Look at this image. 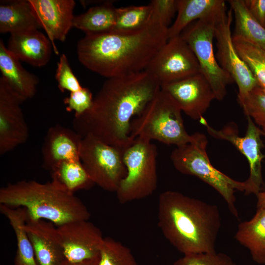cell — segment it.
Instances as JSON below:
<instances>
[{
	"label": "cell",
	"instance_id": "cell-1",
	"mask_svg": "<svg viewBox=\"0 0 265 265\" xmlns=\"http://www.w3.org/2000/svg\"><path fill=\"white\" fill-rule=\"evenodd\" d=\"M160 90L147 71L107 79L93 99L91 107L73 120L82 138L90 135L108 145L126 149L132 118L138 116Z\"/></svg>",
	"mask_w": 265,
	"mask_h": 265
},
{
	"label": "cell",
	"instance_id": "cell-2",
	"mask_svg": "<svg viewBox=\"0 0 265 265\" xmlns=\"http://www.w3.org/2000/svg\"><path fill=\"white\" fill-rule=\"evenodd\" d=\"M168 28L152 19L134 32L86 34L77 45L78 59L107 79L144 71L168 40Z\"/></svg>",
	"mask_w": 265,
	"mask_h": 265
},
{
	"label": "cell",
	"instance_id": "cell-3",
	"mask_svg": "<svg viewBox=\"0 0 265 265\" xmlns=\"http://www.w3.org/2000/svg\"><path fill=\"white\" fill-rule=\"evenodd\" d=\"M158 224L163 236L184 255L216 252L221 226L214 205L167 190L159 196Z\"/></svg>",
	"mask_w": 265,
	"mask_h": 265
},
{
	"label": "cell",
	"instance_id": "cell-4",
	"mask_svg": "<svg viewBox=\"0 0 265 265\" xmlns=\"http://www.w3.org/2000/svg\"><path fill=\"white\" fill-rule=\"evenodd\" d=\"M0 204L25 208L30 217L49 221L56 226L87 220L91 216L79 198L53 181L40 183L23 180L8 184L0 189Z\"/></svg>",
	"mask_w": 265,
	"mask_h": 265
},
{
	"label": "cell",
	"instance_id": "cell-5",
	"mask_svg": "<svg viewBox=\"0 0 265 265\" xmlns=\"http://www.w3.org/2000/svg\"><path fill=\"white\" fill-rule=\"evenodd\" d=\"M182 111L176 102L160 88L142 112L132 119L131 137L155 140L177 147L189 142L191 135L186 130Z\"/></svg>",
	"mask_w": 265,
	"mask_h": 265
},
{
	"label": "cell",
	"instance_id": "cell-6",
	"mask_svg": "<svg viewBox=\"0 0 265 265\" xmlns=\"http://www.w3.org/2000/svg\"><path fill=\"white\" fill-rule=\"evenodd\" d=\"M191 141L177 147L170 158L176 170L182 174L196 176L215 189L224 198L230 212L238 216L235 206L236 190L244 191V182L235 180L216 169L210 161L206 149V136L197 132Z\"/></svg>",
	"mask_w": 265,
	"mask_h": 265
},
{
	"label": "cell",
	"instance_id": "cell-7",
	"mask_svg": "<svg viewBox=\"0 0 265 265\" xmlns=\"http://www.w3.org/2000/svg\"><path fill=\"white\" fill-rule=\"evenodd\" d=\"M157 147L151 141L136 137L124 150L123 160L127 175L116 191L120 203L142 199L157 187Z\"/></svg>",
	"mask_w": 265,
	"mask_h": 265
},
{
	"label": "cell",
	"instance_id": "cell-8",
	"mask_svg": "<svg viewBox=\"0 0 265 265\" xmlns=\"http://www.w3.org/2000/svg\"><path fill=\"white\" fill-rule=\"evenodd\" d=\"M224 4L225 1L211 14L190 24L180 34L195 55L201 73L210 84L215 99L218 101L223 99L227 85L234 81L219 65L213 48L216 17Z\"/></svg>",
	"mask_w": 265,
	"mask_h": 265
},
{
	"label": "cell",
	"instance_id": "cell-9",
	"mask_svg": "<svg viewBox=\"0 0 265 265\" xmlns=\"http://www.w3.org/2000/svg\"><path fill=\"white\" fill-rule=\"evenodd\" d=\"M124 150L90 135L82 138L80 160L94 184L116 192L127 173L123 160Z\"/></svg>",
	"mask_w": 265,
	"mask_h": 265
},
{
	"label": "cell",
	"instance_id": "cell-10",
	"mask_svg": "<svg viewBox=\"0 0 265 265\" xmlns=\"http://www.w3.org/2000/svg\"><path fill=\"white\" fill-rule=\"evenodd\" d=\"M246 117L247 130L243 136L238 134V126L234 122L228 123L220 130H216L210 126L203 117L199 121L206 127L211 136L229 141L246 157L249 165L250 174L244 181V192L246 194H254L257 196L263 184L262 161L265 155L262 152L264 143L261 135L264 133L251 117Z\"/></svg>",
	"mask_w": 265,
	"mask_h": 265
},
{
	"label": "cell",
	"instance_id": "cell-11",
	"mask_svg": "<svg viewBox=\"0 0 265 265\" xmlns=\"http://www.w3.org/2000/svg\"><path fill=\"white\" fill-rule=\"evenodd\" d=\"M233 14L231 8L226 12L225 4L221 7L215 19L214 38L216 40L218 62L237 83L239 103L258 85L250 69L235 49L231 31Z\"/></svg>",
	"mask_w": 265,
	"mask_h": 265
},
{
	"label": "cell",
	"instance_id": "cell-12",
	"mask_svg": "<svg viewBox=\"0 0 265 265\" xmlns=\"http://www.w3.org/2000/svg\"><path fill=\"white\" fill-rule=\"evenodd\" d=\"M145 70L160 87L201 73L195 55L181 35L168 39Z\"/></svg>",
	"mask_w": 265,
	"mask_h": 265
},
{
	"label": "cell",
	"instance_id": "cell-13",
	"mask_svg": "<svg viewBox=\"0 0 265 265\" xmlns=\"http://www.w3.org/2000/svg\"><path fill=\"white\" fill-rule=\"evenodd\" d=\"M57 228L67 260L78 262L99 256L104 238L88 220L71 221Z\"/></svg>",
	"mask_w": 265,
	"mask_h": 265
},
{
	"label": "cell",
	"instance_id": "cell-14",
	"mask_svg": "<svg viewBox=\"0 0 265 265\" xmlns=\"http://www.w3.org/2000/svg\"><path fill=\"white\" fill-rule=\"evenodd\" d=\"M22 102L0 78V154L3 155L24 143L28 129L20 105Z\"/></svg>",
	"mask_w": 265,
	"mask_h": 265
},
{
	"label": "cell",
	"instance_id": "cell-15",
	"mask_svg": "<svg viewBox=\"0 0 265 265\" xmlns=\"http://www.w3.org/2000/svg\"><path fill=\"white\" fill-rule=\"evenodd\" d=\"M160 88L176 102L182 111L194 120H199L207 111L214 94L205 77L199 73L171 83Z\"/></svg>",
	"mask_w": 265,
	"mask_h": 265
},
{
	"label": "cell",
	"instance_id": "cell-16",
	"mask_svg": "<svg viewBox=\"0 0 265 265\" xmlns=\"http://www.w3.org/2000/svg\"><path fill=\"white\" fill-rule=\"evenodd\" d=\"M40 26L51 41L54 53L58 54L55 40L64 42L73 27L76 5L74 0H28Z\"/></svg>",
	"mask_w": 265,
	"mask_h": 265
},
{
	"label": "cell",
	"instance_id": "cell-17",
	"mask_svg": "<svg viewBox=\"0 0 265 265\" xmlns=\"http://www.w3.org/2000/svg\"><path fill=\"white\" fill-rule=\"evenodd\" d=\"M55 226L49 221L32 218L27 213L25 229L38 265H60L66 259Z\"/></svg>",
	"mask_w": 265,
	"mask_h": 265
},
{
	"label": "cell",
	"instance_id": "cell-18",
	"mask_svg": "<svg viewBox=\"0 0 265 265\" xmlns=\"http://www.w3.org/2000/svg\"><path fill=\"white\" fill-rule=\"evenodd\" d=\"M82 138L75 130L63 126L50 127L42 145L43 167L51 171L62 161L80 159Z\"/></svg>",
	"mask_w": 265,
	"mask_h": 265
},
{
	"label": "cell",
	"instance_id": "cell-19",
	"mask_svg": "<svg viewBox=\"0 0 265 265\" xmlns=\"http://www.w3.org/2000/svg\"><path fill=\"white\" fill-rule=\"evenodd\" d=\"M7 48L20 61L39 67L49 62L53 47L48 37L35 30L10 34Z\"/></svg>",
	"mask_w": 265,
	"mask_h": 265
},
{
	"label": "cell",
	"instance_id": "cell-20",
	"mask_svg": "<svg viewBox=\"0 0 265 265\" xmlns=\"http://www.w3.org/2000/svg\"><path fill=\"white\" fill-rule=\"evenodd\" d=\"M0 70L1 77L22 103L35 95L39 82L38 77L23 67L2 39L0 40Z\"/></svg>",
	"mask_w": 265,
	"mask_h": 265
},
{
	"label": "cell",
	"instance_id": "cell-21",
	"mask_svg": "<svg viewBox=\"0 0 265 265\" xmlns=\"http://www.w3.org/2000/svg\"><path fill=\"white\" fill-rule=\"evenodd\" d=\"M40 27L28 0H0L1 33H20L38 30Z\"/></svg>",
	"mask_w": 265,
	"mask_h": 265
},
{
	"label": "cell",
	"instance_id": "cell-22",
	"mask_svg": "<svg viewBox=\"0 0 265 265\" xmlns=\"http://www.w3.org/2000/svg\"><path fill=\"white\" fill-rule=\"evenodd\" d=\"M235 239L250 252L258 264H265V208H258L249 221L240 223Z\"/></svg>",
	"mask_w": 265,
	"mask_h": 265
},
{
	"label": "cell",
	"instance_id": "cell-23",
	"mask_svg": "<svg viewBox=\"0 0 265 265\" xmlns=\"http://www.w3.org/2000/svg\"><path fill=\"white\" fill-rule=\"evenodd\" d=\"M0 212L7 218L15 234L17 249L14 265H38L32 243L25 229L27 218L26 209L0 204Z\"/></svg>",
	"mask_w": 265,
	"mask_h": 265
},
{
	"label": "cell",
	"instance_id": "cell-24",
	"mask_svg": "<svg viewBox=\"0 0 265 265\" xmlns=\"http://www.w3.org/2000/svg\"><path fill=\"white\" fill-rule=\"evenodd\" d=\"M228 1L235 19L232 39L245 41L265 50V27L252 15L244 0Z\"/></svg>",
	"mask_w": 265,
	"mask_h": 265
},
{
	"label": "cell",
	"instance_id": "cell-25",
	"mask_svg": "<svg viewBox=\"0 0 265 265\" xmlns=\"http://www.w3.org/2000/svg\"><path fill=\"white\" fill-rule=\"evenodd\" d=\"M224 2L222 0H178L177 15L168 28V39L180 35L190 24L211 14Z\"/></svg>",
	"mask_w": 265,
	"mask_h": 265
},
{
	"label": "cell",
	"instance_id": "cell-26",
	"mask_svg": "<svg viewBox=\"0 0 265 265\" xmlns=\"http://www.w3.org/2000/svg\"><path fill=\"white\" fill-rule=\"evenodd\" d=\"M112 0L90 7L87 11L75 16L73 27L86 34L111 31L115 23L116 8Z\"/></svg>",
	"mask_w": 265,
	"mask_h": 265
},
{
	"label": "cell",
	"instance_id": "cell-27",
	"mask_svg": "<svg viewBox=\"0 0 265 265\" xmlns=\"http://www.w3.org/2000/svg\"><path fill=\"white\" fill-rule=\"evenodd\" d=\"M51 171L52 181L72 193L94 185L80 159L62 161Z\"/></svg>",
	"mask_w": 265,
	"mask_h": 265
},
{
	"label": "cell",
	"instance_id": "cell-28",
	"mask_svg": "<svg viewBox=\"0 0 265 265\" xmlns=\"http://www.w3.org/2000/svg\"><path fill=\"white\" fill-rule=\"evenodd\" d=\"M152 20L150 4L116 8L115 25L111 31L131 33L146 26Z\"/></svg>",
	"mask_w": 265,
	"mask_h": 265
},
{
	"label": "cell",
	"instance_id": "cell-29",
	"mask_svg": "<svg viewBox=\"0 0 265 265\" xmlns=\"http://www.w3.org/2000/svg\"><path fill=\"white\" fill-rule=\"evenodd\" d=\"M236 51L247 64L258 85L265 90V50L243 40L233 39Z\"/></svg>",
	"mask_w": 265,
	"mask_h": 265
},
{
	"label": "cell",
	"instance_id": "cell-30",
	"mask_svg": "<svg viewBox=\"0 0 265 265\" xmlns=\"http://www.w3.org/2000/svg\"><path fill=\"white\" fill-rule=\"evenodd\" d=\"M98 265H138L130 249L119 241L105 238Z\"/></svg>",
	"mask_w": 265,
	"mask_h": 265
},
{
	"label": "cell",
	"instance_id": "cell-31",
	"mask_svg": "<svg viewBox=\"0 0 265 265\" xmlns=\"http://www.w3.org/2000/svg\"><path fill=\"white\" fill-rule=\"evenodd\" d=\"M238 103L246 116L257 126L265 127V90L257 86Z\"/></svg>",
	"mask_w": 265,
	"mask_h": 265
},
{
	"label": "cell",
	"instance_id": "cell-32",
	"mask_svg": "<svg viewBox=\"0 0 265 265\" xmlns=\"http://www.w3.org/2000/svg\"><path fill=\"white\" fill-rule=\"evenodd\" d=\"M173 265H236L231 258L223 253H202L184 255Z\"/></svg>",
	"mask_w": 265,
	"mask_h": 265
},
{
	"label": "cell",
	"instance_id": "cell-33",
	"mask_svg": "<svg viewBox=\"0 0 265 265\" xmlns=\"http://www.w3.org/2000/svg\"><path fill=\"white\" fill-rule=\"evenodd\" d=\"M55 77L57 82L58 87L62 92L69 91L71 93L82 88L71 69L66 55L64 53L59 57Z\"/></svg>",
	"mask_w": 265,
	"mask_h": 265
},
{
	"label": "cell",
	"instance_id": "cell-34",
	"mask_svg": "<svg viewBox=\"0 0 265 265\" xmlns=\"http://www.w3.org/2000/svg\"><path fill=\"white\" fill-rule=\"evenodd\" d=\"M93 99L89 88L82 87L77 91L70 93L69 97L63 100L68 111H75V116L82 115L92 106Z\"/></svg>",
	"mask_w": 265,
	"mask_h": 265
},
{
	"label": "cell",
	"instance_id": "cell-35",
	"mask_svg": "<svg viewBox=\"0 0 265 265\" xmlns=\"http://www.w3.org/2000/svg\"><path fill=\"white\" fill-rule=\"evenodd\" d=\"M178 0H153L149 4L152 9V19L167 27L177 11Z\"/></svg>",
	"mask_w": 265,
	"mask_h": 265
},
{
	"label": "cell",
	"instance_id": "cell-36",
	"mask_svg": "<svg viewBox=\"0 0 265 265\" xmlns=\"http://www.w3.org/2000/svg\"><path fill=\"white\" fill-rule=\"evenodd\" d=\"M252 15L265 27V0H244Z\"/></svg>",
	"mask_w": 265,
	"mask_h": 265
},
{
	"label": "cell",
	"instance_id": "cell-37",
	"mask_svg": "<svg viewBox=\"0 0 265 265\" xmlns=\"http://www.w3.org/2000/svg\"><path fill=\"white\" fill-rule=\"evenodd\" d=\"M99 259V256L78 262H72L65 259L60 265H98Z\"/></svg>",
	"mask_w": 265,
	"mask_h": 265
},
{
	"label": "cell",
	"instance_id": "cell-38",
	"mask_svg": "<svg viewBox=\"0 0 265 265\" xmlns=\"http://www.w3.org/2000/svg\"><path fill=\"white\" fill-rule=\"evenodd\" d=\"M257 208H265V190L260 191L257 195Z\"/></svg>",
	"mask_w": 265,
	"mask_h": 265
},
{
	"label": "cell",
	"instance_id": "cell-39",
	"mask_svg": "<svg viewBox=\"0 0 265 265\" xmlns=\"http://www.w3.org/2000/svg\"><path fill=\"white\" fill-rule=\"evenodd\" d=\"M262 131L264 133V135H265V127L262 128Z\"/></svg>",
	"mask_w": 265,
	"mask_h": 265
}]
</instances>
